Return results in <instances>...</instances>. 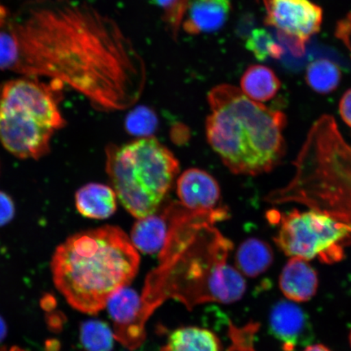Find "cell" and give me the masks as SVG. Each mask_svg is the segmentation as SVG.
<instances>
[{
    "mask_svg": "<svg viewBox=\"0 0 351 351\" xmlns=\"http://www.w3.org/2000/svg\"><path fill=\"white\" fill-rule=\"evenodd\" d=\"M17 56L11 72L47 78L101 111H121L141 97L144 60L115 20L86 2L36 0L8 19Z\"/></svg>",
    "mask_w": 351,
    "mask_h": 351,
    "instance_id": "cell-1",
    "label": "cell"
},
{
    "mask_svg": "<svg viewBox=\"0 0 351 351\" xmlns=\"http://www.w3.org/2000/svg\"><path fill=\"white\" fill-rule=\"evenodd\" d=\"M169 210L171 227L160 265L149 274L142 297L145 317L150 318L169 298L188 309L208 302L239 301L247 283L238 269L227 265L232 244L214 227L228 219V210L192 212L181 203L171 204Z\"/></svg>",
    "mask_w": 351,
    "mask_h": 351,
    "instance_id": "cell-2",
    "label": "cell"
},
{
    "mask_svg": "<svg viewBox=\"0 0 351 351\" xmlns=\"http://www.w3.org/2000/svg\"><path fill=\"white\" fill-rule=\"evenodd\" d=\"M137 249L119 227L105 226L77 232L52 256L56 287L73 308L97 315L109 298L137 275Z\"/></svg>",
    "mask_w": 351,
    "mask_h": 351,
    "instance_id": "cell-3",
    "label": "cell"
},
{
    "mask_svg": "<svg viewBox=\"0 0 351 351\" xmlns=\"http://www.w3.org/2000/svg\"><path fill=\"white\" fill-rule=\"evenodd\" d=\"M208 100V141L232 173L256 176L279 165L285 154L283 112L256 102L230 84L213 87Z\"/></svg>",
    "mask_w": 351,
    "mask_h": 351,
    "instance_id": "cell-4",
    "label": "cell"
},
{
    "mask_svg": "<svg viewBox=\"0 0 351 351\" xmlns=\"http://www.w3.org/2000/svg\"><path fill=\"white\" fill-rule=\"evenodd\" d=\"M293 165L291 181L271 192L267 201L305 205L351 226V144L333 117L314 123Z\"/></svg>",
    "mask_w": 351,
    "mask_h": 351,
    "instance_id": "cell-5",
    "label": "cell"
},
{
    "mask_svg": "<svg viewBox=\"0 0 351 351\" xmlns=\"http://www.w3.org/2000/svg\"><path fill=\"white\" fill-rule=\"evenodd\" d=\"M63 86L22 77L0 88V142L19 159L38 160L65 125L59 104Z\"/></svg>",
    "mask_w": 351,
    "mask_h": 351,
    "instance_id": "cell-6",
    "label": "cell"
},
{
    "mask_svg": "<svg viewBox=\"0 0 351 351\" xmlns=\"http://www.w3.org/2000/svg\"><path fill=\"white\" fill-rule=\"evenodd\" d=\"M106 156V172L123 207L138 219L156 213L179 173L173 154L149 137L110 144Z\"/></svg>",
    "mask_w": 351,
    "mask_h": 351,
    "instance_id": "cell-7",
    "label": "cell"
},
{
    "mask_svg": "<svg viewBox=\"0 0 351 351\" xmlns=\"http://www.w3.org/2000/svg\"><path fill=\"white\" fill-rule=\"evenodd\" d=\"M271 213L270 221L279 223L275 243L287 256L318 258L328 265L343 260L345 248L351 245L349 223L314 209Z\"/></svg>",
    "mask_w": 351,
    "mask_h": 351,
    "instance_id": "cell-8",
    "label": "cell"
},
{
    "mask_svg": "<svg viewBox=\"0 0 351 351\" xmlns=\"http://www.w3.org/2000/svg\"><path fill=\"white\" fill-rule=\"evenodd\" d=\"M265 24L288 39L296 56L304 54L305 44L319 32L323 11L311 0H263Z\"/></svg>",
    "mask_w": 351,
    "mask_h": 351,
    "instance_id": "cell-9",
    "label": "cell"
},
{
    "mask_svg": "<svg viewBox=\"0 0 351 351\" xmlns=\"http://www.w3.org/2000/svg\"><path fill=\"white\" fill-rule=\"evenodd\" d=\"M107 308L113 322L114 337L134 350L146 339V323L142 298L133 289L123 287L109 298Z\"/></svg>",
    "mask_w": 351,
    "mask_h": 351,
    "instance_id": "cell-10",
    "label": "cell"
},
{
    "mask_svg": "<svg viewBox=\"0 0 351 351\" xmlns=\"http://www.w3.org/2000/svg\"><path fill=\"white\" fill-rule=\"evenodd\" d=\"M269 328L275 339L282 342L285 351H293L313 339V327L308 315L291 301L276 302L269 314Z\"/></svg>",
    "mask_w": 351,
    "mask_h": 351,
    "instance_id": "cell-11",
    "label": "cell"
},
{
    "mask_svg": "<svg viewBox=\"0 0 351 351\" xmlns=\"http://www.w3.org/2000/svg\"><path fill=\"white\" fill-rule=\"evenodd\" d=\"M177 193L183 207L192 212H213L221 208V189L216 179L204 170L185 171L178 180Z\"/></svg>",
    "mask_w": 351,
    "mask_h": 351,
    "instance_id": "cell-12",
    "label": "cell"
},
{
    "mask_svg": "<svg viewBox=\"0 0 351 351\" xmlns=\"http://www.w3.org/2000/svg\"><path fill=\"white\" fill-rule=\"evenodd\" d=\"M231 7L230 0H189L182 29L191 35L217 32L229 19Z\"/></svg>",
    "mask_w": 351,
    "mask_h": 351,
    "instance_id": "cell-13",
    "label": "cell"
},
{
    "mask_svg": "<svg viewBox=\"0 0 351 351\" xmlns=\"http://www.w3.org/2000/svg\"><path fill=\"white\" fill-rule=\"evenodd\" d=\"M279 287L289 301H309L315 295L319 287L317 271L306 261L293 257L283 267L280 275Z\"/></svg>",
    "mask_w": 351,
    "mask_h": 351,
    "instance_id": "cell-14",
    "label": "cell"
},
{
    "mask_svg": "<svg viewBox=\"0 0 351 351\" xmlns=\"http://www.w3.org/2000/svg\"><path fill=\"white\" fill-rule=\"evenodd\" d=\"M171 227L168 208L160 214L154 213L139 219L132 228L130 240L140 252L155 254L162 251Z\"/></svg>",
    "mask_w": 351,
    "mask_h": 351,
    "instance_id": "cell-15",
    "label": "cell"
},
{
    "mask_svg": "<svg viewBox=\"0 0 351 351\" xmlns=\"http://www.w3.org/2000/svg\"><path fill=\"white\" fill-rule=\"evenodd\" d=\"M117 194L112 187L90 183L77 191L76 208L82 216L95 219H107L116 213Z\"/></svg>",
    "mask_w": 351,
    "mask_h": 351,
    "instance_id": "cell-16",
    "label": "cell"
},
{
    "mask_svg": "<svg viewBox=\"0 0 351 351\" xmlns=\"http://www.w3.org/2000/svg\"><path fill=\"white\" fill-rule=\"evenodd\" d=\"M273 249L266 241L256 238L248 239L239 245L236 252L237 269L248 278H257L265 274L273 265Z\"/></svg>",
    "mask_w": 351,
    "mask_h": 351,
    "instance_id": "cell-17",
    "label": "cell"
},
{
    "mask_svg": "<svg viewBox=\"0 0 351 351\" xmlns=\"http://www.w3.org/2000/svg\"><path fill=\"white\" fill-rule=\"evenodd\" d=\"M161 351H222V345L208 329L183 327L170 333Z\"/></svg>",
    "mask_w": 351,
    "mask_h": 351,
    "instance_id": "cell-18",
    "label": "cell"
},
{
    "mask_svg": "<svg viewBox=\"0 0 351 351\" xmlns=\"http://www.w3.org/2000/svg\"><path fill=\"white\" fill-rule=\"evenodd\" d=\"M280 88L278 77L265 65L250 66L241 79V90L248 98L258 103L273 99Z\"/></svg>",
    "mask_w": 351,
    "mask_h": 351,
    "instance_id": "cell-19",
    "label": "cell"
},
{
    "mask_svg": "<svg viewBox=\"0 0 351 351\" xmlns=\"http://www.w3.org/2000/svg\"><path fill=\"white\" fill-rule=\"evenodd\" d=\"M341 80V69L331 60L319 59L307 66V85L319 94L326 95L335 91L339 87Z\"/></svg>",
    "mask_w": 351,
    "mask_h": 351,
    "instance_id": "cell-20",
    "label": "cell"
},
{
    "mask_svg": "<svg viewBox=\"0 0 351 351\" xmlns=\"http://www.w3.org/2000/svg\"><path fill=\"white\" fill-rule=\"evenodd\" d=\"M114 339V333L107 323L90 319L82 324L80 341L86 351H112Z\"/></svg>",
    "mask_w": 351,
    "mask_h": 351,
    "instance_id": "cell-21",
    "label": "cell"
},
{
    "mask_svg": "<svg viewBox=\"0 0 351 351\" xmlns=\"http://www.w3.org/2000/svg\"><path fill=\"white\" fill-rule=\"evenodd\" d=\"M158 117L155 112L146 106H138L131 110L126 116L125 128L128 133L135 137H152L157 130Z\"/></svg>",
    "mask_w": 351,
    "mask_h": 351,
    "instance_id": "cell-22",
    "label": "cell"
},
{
    "mask_svg": "<svg viewBox=\"0 0 351 351\" xmlns=\"http://www.w3.org/2000/svg\"><path fill=\"white\" fill-rule=\"evenodd\" d=\"M245 47L261 61L269 58L278 60L284 52L283 48L276 42L273 35L265 29H254L247 38Z\"/></svg>",
    "mask_w": 351,
    "mask_h": 351,
    "instance_id": "cell-23",
    "label": "cell"
},
{
    "mask_svg": "<svg viewBox=\"0 0 351 351\" xmlns=\"http://www.w3.org/2000/svg\"><path fill=\"white\" fill-rule=\"evenodd\" d=\"M150 2L163 10L165 22L173 36L177 37L182 25L189 0H150Z\"/></svg>",
    "mask_w": 351,
    "mask_h": 351,
    "instance_id": "cell-24",
    "label": "cell"
},
{
    "mask_svg": "<svg viewBox=\"0 0 351 351\" xmlns=\"http://www.w3.org/2000/svg\"><path fill=\"white\" fill-rule=\"evenodd\" d=\"M17 56L16 46L12 34L4 27L0 30V70L12 71Z\"/></svg>",
    "mask_w": 351,
    "mask_h": 351,
    "instance_id": "cell-25",
    "label": "cell"
},
{
    "mask_svg": "<svg viewBox=\"0 0 351 351\" xmlns=\"http://www.w3.org/2000/svg\"><path fill=\"white\" fill-rule=\"evenodd\" d=\"M15 214L14 204L10 196L0 191V227L10 223Z\"/></svg>",
    "mask_w": 351,
    "mask_h": 351,
    "instance_id": "cell-26",
    "label": "cell"
},
{
    "mask_svg": "<svg viewBox=\"0 0 351 351\" xmlns=\"http://www.w3.org/2000/svg\"><path fill=\"white\" fill-rule=\"evenodd\" d=\"M335 34L337 38L344 43L351 56V19L349 13L343 19L337 22Z\"/></svg>",
    "mask_w": 351,
    "mask_h": 351,
    "instance_id": "cell-27",
    "label": "cell"
},
{
    "mask_svg": "<svg viewBox=\"0 0 351 351\" xmlns=\"http://www.w3.org/2000/svg\"><path fill=\"white\" fill-rule=\"evenodd\" d=\"M341 119L351 128V89L342 96L339 104Z\"/></svg>",
    "mask_w": 351,
    "mask_h": 351,
    "instance_id": "cell-28",
    "label": "cell"
},
{
    "mask_svg": "<svg viewBox=\"0 0 351 351\" xmlns=\"http://www.w3.org/2000/svg\"><path fill=\"white\" fill-rule=\"evenodd\" d=\"M8 19H10V12L8 8L0 3V30L5 27Z\"/></svg>",
    "mask_w": 351,
    "mask_h": 351,
    "instance_id": "cell-29",
    "label": "cell"
},
{
    "mask_svg": "<svg viewBox=\"0 0 351 351\" xmlns=\"http://www.w3.org/2000/svg\"><path fill=\"white\" fill-rule=\"evenodd\" d=\"M7 324L4 319L0 317V342H2L7 336Z\"/></svg>",
    "mask_w": 351,
    "mask_h": 351,
    "instance_id": "cell-30",
    "label": "cell"
},
{
    "mask_svg": "<svg viewBox=\"0 0 351 351\" xmlns=\"http://www.w3.org/2000/svg\"><path fill=\"white\" fill-rule=\"evenodd\" d=\"M304 351H332L326 348V346L322 344H315L306 346Z\"/></svg>",
    "mask_w": 351,
    "mask_h": 351,
    "instance_id": "cell-31",
    "label": "cell"
},
{
    "mask_svg": "<svg viewBox=\"0 0 351 351\" xmlns=\"http://www.w3.org/2000/svg\"><path fill=\"white\" fill-rule=\"evenodd\" d=\"M0 351H28V350L22 349V348H19V346H12V348H8V349H7L5 348H0Z\"/></svg>",
    "mask_w": 351,
    "mask_h": 351,
    "instance_id": "cell-32",
    "label": "cell"
},
{
    "mask_svg": "<svg viewBox=\"0 0 351 351\" xmlns=\"http://www.w3.org/2000/svg\"><path fill=\"white\" fill-rule=\"evenodd\" d=\"M349 339H350V346H351V330H350V333Z\"/></svg>",
    "mask_w": 351,
    "mask_h": 351,
    "instance_id": "cell-33",
    "label": "cell"
}]
</instances>
